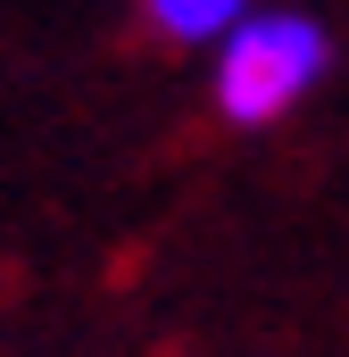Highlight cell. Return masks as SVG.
Here are the masks:
<instances>
[{
  "label": "cell",
  "mask_w": 349,
  "mask_h": 357,
  "mask_svg": "<svg viewBox=\"0 0 349 357\" xmlns=\"http://www.w3.org/2000/svg\"><path fill=\"white\" fill-rule=\"evenodd\" d=\"M333 67V33L299 8H250L225 42H216V116L225 125H274L291 116Z\"/></svg>",
  "instance_id": "obj_1"
},
{
  "label": "cell",
  "mask_w": 349,
  "mask_h": 357,
  "mask_svg": "<svg viewBox=\"0 0 349 357\" xmlns=\"http://www.w3.org/2000/svg\"><path fill=\"white\" fill-rule=\"evenodd\" d=\"M142 17H150L167 42H225V33L250 17V0H142Z\"/></svg>",
  "instance_id": "obj_2"
}]
</instances>
